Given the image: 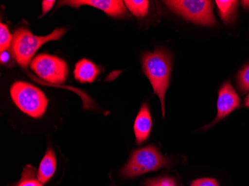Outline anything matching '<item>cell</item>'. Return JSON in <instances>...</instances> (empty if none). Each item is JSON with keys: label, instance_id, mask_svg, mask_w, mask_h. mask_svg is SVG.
Listing matches in <instances>:
<instances>
[{"label": "cell", "instance_id": "7a4b0ae2", "mask_svg": "<svg viewBox=\"0 0 249 186\" xmlns=\"http://www.w3.org/2000/svg\"><path fill=\"white\" fill-rule=\"evenodd\" d=\"M67 32L64 28H58L49 35L38 37L34 35L29 29L20 27L15 32L11 42V52L18 64L27 68L37 50L47 42L60 40Z\"/></svg>", "mask_w": 249, "mask_h": 186}, {"label": "cell", "instance_id": "9a60e30c", "mask_svg": "<svg viewBox=\"0 0 249 186\" xmlns=\"http://www.w3.org/2000/svg\"><path fill=\"white\" fill-rule=\"evenodd\" d=\"M12 39H13V35H11L10 34L6 25L1 23L0 24V52L1 54L6 51L11 47Z\"/></svg>", "mask_w": 249, "mask_h": 186}, {"label": "cell", "instance_id": "3957f363", "mask_svg": "<svg viewBox=\"0 0 249 186\" xmlns=\"http://www.w3.org/2000/svg\"><path fill=\"white\" fill-rule=\"evenodd\" d=\"M17 107L33 118H41L48 106V99L38 88L23 81H16L10 89Z\"/></svg>", "mask_w": 249, "mask_h": 186}, {"label": "cell", "instance_id": "30bf717a", "mask_svg": "<svg viewBox=\"0 0 249 186\" xmlns=\"http://www.w3.org/2000/svg\"><path fill=\"white\" fill-rule=\"evenodd\" d=\"M100 73L99 67L89 60H81L75 64L74 76L81 83H92Z\"/></svg>", "mask_w": 249, "mask_h": 186}, {"label": "cell", "instance_id": "5bb4252c", "mask_svg": "<svg viewBox=\"0 0 249 186\" xmlns=\"http://www.w3.org/2000/svg\"><path fill=\"white\" fill-rule=\"evenodd\" d=\"M124 4L132 15L138 17H142L148 14L149 11V1H124Z\"/></svg>", "mask_w": 249, "mask_h": 186}, {"label": "cell", "instance_id": "d6986e66", "mask_svg": "<svg viewBox=\"0 0 249 186\" xmlns=\"http://www.w3.org/2000/svg\"><path fill=\"white\" fill-rule=\"evenodd\" d=\"M55 1H43L42 3V16H44L47 12L50 11L54 5Z\"/></svg>", "mask_w": 249, "mask_h": 186}, {"label": "cell", "instance_id": "277c9868", "mask_svg": "<svg viewBox=\"0 0 249 186\" xmlns=\"http://www.w3.org/2000/svg\"><path fill=\"white\" fill-rule=\"evenodd\" d=\"M169 164L168 159L155 147L149 145L133 152L128 163L121 169V174L125 178H134L167 167Z\"/></svg>", "mask_w": 249, "mask_h": 186}, {"label": "cell", "instance_id": "ba28073f", "mask_svg": "<svg viewBox=\"0 0 249 186\" xmlns=\"http://www.w3.org/2000/svg\"><path fill=\"white\" fill-rule=\"evenodd\" d=\"M240 106V99L236 91L231 85L230 82H226L222 85L219 92L217 101V116L213 124L225 118L228 115Z\"/></svg>", "mask_w": 249, "mask_h": 186}, {"label": "cell", "instance_id": "44dd1931", "mask_svg": "<svg viewBox=\"0 0 249 186\" xmlns=\"http://www.w3.org/2000/svg\"><path fill=\"white\" fill-rule=\"evenodd\" d=\"M242 5H243V7H244L245 8H249V1H242Z\"/></svg>", "mask_w": 249, "mask_h": 186}, {"label": "cell", "instance_id": "ffe728a7", "mask_svg": "<svg viewBox=\"0 0 249 186\" xmlns=\"http://www.w3.org/2000/svg\"><path fill=\"white\" fill-rule=\"evenodd\" d=\"M8 57H8V54H7L6 51L2 53V54H1V62H7V61H8Z\"/></svg>", "mask_w": 249, "mask_h": 186}, {"label": "cell", "instance_id": "8992f818", "mask_svg": "<svg viewBox=\"0 0 249 186\" xmlns=\"http://www.w3.org/2000/svg\"><path fill=\"white\" fill-rule=\"evenodd\" d=\"M30 67L37 76L55 85L64 83L69 73L68 66L64 60L50 54L36 56L32 60Z\"/></svg>", "mask_w": 249, "mask_h": 186}, {"label": "cell", "instance_id": "7c38bea8", "mask_svg": "<svg viewBox=\"0 0 249 186\" xmlns=\"http://www.w3.org/2000/svg\"><path fill=\"white\" fill-rule=\"evenodd\" d=\"M219 15L223 20L224 23L229 24L236 19L237 15L238 1H216Z\"/></svg>", "mask_w": 249, "mask_h": 186}, {"label": "cell", "instance_id": "6da1fadb", "mask_svg": "<svg viewBox=\"0 0 249 186\" xmlns=\"http://www.w3.org/2000/svg\"><path fill=\"white\" fill-rule=\"evenodd\" d=\"M144 73L150 81L154 92L161 103L162 115L165 116L164 100L169 87L172 71V58L169 51L158 48L154 52L144 53L142 55Z\"/></svg>", "mask_w": 249, "mask_h": 186}, {"label": "cell", "instance_id": "ac0fdd59", "mask_svg": "<svg viewBox=\"0 0 249 186\" xmlns=\"http://www.w3.org/2000/svg\"><path fill=\"white\" fill-rule=\"evenodd\" d=\"M190 186H219L217 180L211 178H203L194 180Z\"/></svg>", "mask_w": 249, "mask_h": 186}, {"label": "cell", "instance_id": "7402d4cb", "mask_svg": "<svg viewBox=\"0 0 249 186\" xmlns=\"http://www.w3.org/2000/svg\"><path fill=\"white\" fill-rule=\"evenodd\" d=\"M245 105L247 107H249V95L246 97V101H245Z\"/></svg>", "mask_w": 249, "mask_h": 186}, {"label": "cell", "instance_id": "5b68a950", "mask_svg": "<svg viewBox=\"0 0 249 186\" xmlns=\"http://www.w3.org/2000/svg\"><path fill=\"white\" fill-rule=\"evenodd\" d=\"M169 9L190 22L202 26H213L216 19L213 13L211 1H166Z\"/></svg>", "mask_w": 249, "mask_h": 186}, {"label": "cell", "instance_id": "52a82bcc", "mask_svg": "<svg viewBox=\"0 0 249 186\" xmlns=\"http://www.w3.org/2000/svg\"><path fill=\"white\" fill-rule=\"evenodd\" d=\"M58 5H69L75 8L88 5L102 10L109 16L114 17H123L127 14L124 2L120 0H71L61 1Z\"/></svg>", "mask_w": 249, "mask_h": 186}, {"label": "cell", "instance_id": "4fadbf2b", "mask_svg": "<svg viewBox=\"0 0 249 186\" xmlns=\"http://www.w3.org/2000/svg\"><path fill=\"white\" fill-rule=\"evenodd\" d=\"M16 186H43L39 180L36 168L28 165L23 169L22 177Z\"/></svg>", "mask_w": 249, "mask_h": 186}, {"label": "cell", "instance_id": "9c48e42d", "mask_svg": "<svg viewBox=\"0 0 249 186\" xmlns=\"http://www.w3.org/2000/svg\"><path fill=\"white\" fill-rule=\"evenodd\" d=\"M152 125V120L149 107L146 103H144L136 118L134 126L136 141L138 145H141L149 138Z\"/></svg>", "mask_w": 249, "mask_h": 186}, {"label": "cell", "instance_id": "8fae6325", "mask_svg": "<svg viewBox=\"0 0 249 186\" xmlns=\"http://www.w3.org/2000/svg\"><path fill=\"white\" fill-rule=\"evenodd\" d=\"M56 165L57 160L54 151L51 147H49L37 170L39 180L43 184L49 182V180L53 177L56 170Z\"/></svg>", "mask_w": 249, "mask_h": 186}, {"label": "cell", "instance_id": "e0dca14e", "mask_svg": "<svg viewBox=\"0 0 249 186\" xmlns=\"http://www.w3.org/2000/svg\"><path fill=\"white\" fill-rule=\"evenodd\" d=\"M145 186H177V183L172 177H163L147 180Z\"/></svg>", "mask_w": 249, "mask_h": 186}, {"label": "cell", "instance_id": "2e32d148", "mask_svg": "<svg viewBox=\"0 0 249 186\" xmlns=\"http://www.w3.org/2000/svg\"><path fill=\"white\" fill-rule=\"evenodd\" d=\"M237 83L242 92L249 91V64L239 72Z\"/></svg>", "mask_w": 249, "mask_h": 186}]
</instances>
